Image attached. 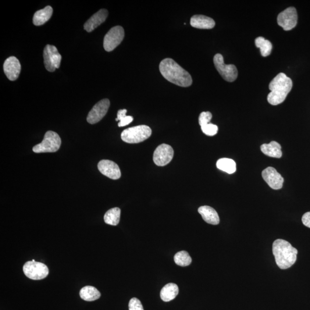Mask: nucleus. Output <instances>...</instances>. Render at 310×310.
<instances>
[{
    "label": "nucleus",
    "mask_w": 310,
    "mask_h": 310,
    "mask_svg": "<svg viewBox=\"0 0 310 310\" xmlns=\"http://www.w3.org/2000/svg\"><path fill=\"white\" fill-rule=\"evenodd\" d=\"M44 57L45 69L49 72H53L56 69L59 68L62 56L54 45L48 44L45 46Z\"/></svg>",
    "instance_id": "obj_9"
},
{
    "label": "nucleus",
    "mask_w": 310,
    "mask_h": 310,
    "mask_svg": "<svg viewBox=\"0 0 310 310\" xmlns=\"http://www.w3.org/2000/svg\"><path fill=\"white\" fill-rule=\"evenodd\" d=\"M124 28L121 26L114 27L106 34L103 40L105 51H112L121 44L124 38Z\"/></svg>",
    "instance_id": "obj_8"
},
{
    "label": "nucleus",
    "mask_w": 310,
    "mask_h": 310,
    "mask_svg": "<svg viewBox=\"0 0 310 310\" xmlns=\"http://www.w3.org/2000/svg\"><path fill=\"white\" fill-rule=\"evenodd\" d=\"M302 221L304 225L310 228V212L306 213L303 216Z\"/></svg>",
    "instance_id": "obj_31"
},
{
    "label": "nucleus",
    "mask_w": 310,
    "mask_h": 310,
    "mask_svg": "<svg viewBox=\"0 0 310 310\" xmlns=\"http://www.w3.org/2000/svg\"><path fill=\"white\" fill-rule=\"evenodd\" d=\"M293 81L286 74L283 73L278 74L269 84L270 92L267 99L270 104L277 105L283 102L293 88Z\"/></svg>",
    "instance_id": "obj_3"
},
{
    "label": "nucleus",
    "mask_w": 310,
    "mask_h": 310,
    "mask_svg": "<svg viewBox=\"0 0 310 310\" xmlns=\"http://www.w3.org/2000/svg\"><path fill=\"white\" fill-rule=\"evenodd\" d=\"M152 130L147 126H138L128 128L121 133V139L130 144H137L150 137Z\"/></svg>",
    "instance_id": "obj_4"
},
{
    "label": "nucleus",
    "mask_w": 310,
    "mask_h": 310,
    "mask_svg": "<svg viewBox=\"0 0 310 310\" xmlns=\"http://www.w3.org/2000/svg\"><path fill=\"white\" fill-rule=\"evenodd\" d=\"M80 295L83 300L92 302L97 300V299L100 298L101 293L94 287L87 286L82 288Z\"/></svg>",
    "instance_id": "obj_22"
},
{
    "label": "nucleus",
    "mask_w": 310,
    "mask_h": 310,
    "mask_svg": "<svg viewBox=\"0 0 310 310\" xmlns=\"http://www.w3.org/2000/svg\"><path fill=\"white\" fill-rule=\"evenodd\" d=\"M110 106L108 99H103L93 106L89 113L87 121L89 124H94L100 121L108 112Z\"/></svg>",
    "instance_id": "obj_12"
},
{
    "label": "nucleus",
    "mask_w": 310,
    "mask_h": 310,
    "mask_svg": "<svg viewBox=\"0 0 310 310\" xmlns=\"http://www.w3.org/2000/svg\"><path fill=\"white\" fill-rule=\"evenodd\" d=\"M255 44L256 47L260 49L261 54L264 57L269 56L271 53L272 45L271 43L263 37L256 39Z\"/></svg>",
    "instance_id": "obj_25"
},
{
    "label": "nucleus",
    "mask_w": 310,
    "mask_h": 310,
    "mask_svg": "<svg viewBox=\"0 0 310 310\" xmlns=\"http://www.w3.org/2000/svg\"><path fill=\"white\" fill-rule=\"evenodd\" d=\"M198 211L206 222L214 225L219 224L220 220L218 213L212 207L201 206Z\"/></svg>",
    "instance_id": "obj_18"
},
{
    "label": "nucleus",
    "mask_w": 310,
    "mask_h": 310,
    "mask_svg": "<svg viewBox=\"0 0 310 310\" xmlns=\"http://www.w3.org/2000/svg\"><path fill=\"white\" fill-rule=\"evenodd\" d=\"M53 9L50 6H46L44 9L39 10L34 14L33 23L35 26H40L44 24L51 17Z\"/></svg>",
    "instance_id": "obj_20"
},
{
    "label": "nucleus",
    "mask_w": 310,
    "mask_h": 310,
    "mask_svg": "<svg viewBox=\"0 0 310 310\" xmlns=\"http://www.w3.org/2000/svg\"><path fill=\"white\" fill-rule=\"evenodd\" d=\"M298 14L294 7H289L281 12L277 17V23L285 31H290L297 26Z\"/></svg>",
    "instance_id": "obj_10"
},
{
    "label": "nucleus",
    "mask_w": 310,
    "mask_h": 310,
    "mask_svg": "<svg viewBox=\"0 0 310 310\" xmlns=\"http://www.w3.org/2000/svg\"><path fill=\"white\" fill-rule=\"evenodd\" d=\"M260 148L264 154L271 158L279 159L282 156L281 145L276 141H273L269 144H264Z\"/></svg>",
    "instance_id": "obj_19"
},
{
    "label": "nucleus",
    "mask_w": 310,
    "mask_h": 310,
    "mask_svg": "<svg viewBox=\"0 0 310 310\" xmlns=\"http://www.w3.org/2000/svg\"><path fill=\"white\" fill-rule=\"evenodd\" d=\"M127 109H121L117 112V119H116V121H120L118 124L119 127H123L128 126V125L133 122V117L130 116H127Z\"/></svg>",
    "instance_id": "obj_27"
},
{
    "label": "nucleus",
    "mask_w": 310,
    "mask_h": 310,
    "mask_svg": "<svg viewBox=\"0 0 310 310\" xmlns=\"http://www.w3.org/2000/svg\"><path fill=\"white\" fill-rule=\"evenodd\" d=\"M179 293V288L176 284L169 283L164 287L160 291V298L164 302L172 301L177 297Z\"/></svg>",
    "instance_id": "obj_21"
},
{
    "label": "nucleus",
    "mask_w": 310,
    "mask_h": 310,
    "mask_svg": "<svg viewBox=\"0 0 310 310\" xmlns=\"http://www.w3.org/2000/svg\"><path fill=\"white\" fill-rule=\"evenodd\" d=\"M216 165L217 168L219 170L227 174H233L236 171V162L231 159H220L217 161Z\"/></svg>",
    "instance_id": "obj_23"
},
{
    "label": "nucleus",
    "mask_w": 310,
    "mask_h": 310,
    "mask_svg": "<svg viewBox=\"0 0 310 310\" xmlns=\"http://www.w3.org/2000/svg\"><path fill=\"white\" fill-rule=\"evenodd\" d=\"M128 306L129 310H144L140 301L136 298H132Z\"/></svg>",
    "instance_id": "obj_30"
},
{
    "label": "nucleus",
    "mask_w": 310,
    "mask_h": 310,
    "mask_svg": "<svg viewBox=\"0 0 310 310\" xmlns=\"http://www.w3.org/2000/svg\"><path fill=\"white\" fill-rule=\"evenodd\" d=\"M108 16V11L106 9H102L92 15L84 25L85 30L88 33L94 31L96 28L105 22Z\"/></svg>",
    "instance_id": "obj_16"
},
{
    "label": "nucleus",
    "mask_w": 310,
    "mask_h": 310,
    "mask_svg": "<svg viewBox=\"0 0 310 310\" xmlns=\"http://www.w3.org/2000/svg\"><path fill=\"white\" fill-rule=\"evenodd\" d=\"M212 118V113L210 112H202L199 117V124L201 127L208 124Z\"/></svg>",
    "instance_id": "obj_29"
},
{
    "label": "nucleus",
    "mask_w": 310,
    "mask_h": 310,
    "mask_svg": "<svg viewBox=\"0 0 310 310\" xmlns=\"http://www.w3.org/2000/svg\"><path fill=\"white\" fill-rule=\"evenodd\" d=\"M174 154V149L170 145L163 144L155 149L153 160L157 166H165L172 162Z\"/></svg>",
    "instance_id": "obj_11"
},
{
    "label": "nucleus",
    "mask_w": 310,
    "mask_h": 310,
    "mask_svg": "<svg viewBox=\"0 0 310 310\" xmlns=\"http://www.w3.org/2000/svg\"><path fill=\"white\" fill-rule=\"evenodd\" d=\"M23 269L25 275L35 280L44 279L49 273L47 266L41 262L28 261L24 265Z\"/></svg>",
    "instance_id": "obj_6"
},
{
    "label": "nucleus",
    "mask_w": 310,
    "mask_h": 310,
    "mask_svg": "<svg viewBox=\"0 0 310 310\" xmlns=\"http://www.w3.org/2000/svg\"><path fill=\"white\" fill-rule=\"evenodd\" d=\"M262 177L266 182L272 189L279 190L282 188L284 183L283 177L273 167H269L264 170L262 172Z\"/></svg>",
    "instance_id": "obj_13"
},
{
    "label": "nucleus",
    "mask_w": 310,
    "mask_h": 310,
    "mask_svg": "<svg viewBox=\"0 0 310 310\" xmlns=\"http://www.w3.org/2000/svg\"><path fill=\"white\" fill-rule=\"evenodd\" d=\"M201 130L207 136H213L218 133L219 128L216 125L209 123L201 127Z\"/></svg>",
    "instance_id": "obj_28"
},
{
    "label": "nucleus",
    "mask_w": 310,
    "mask_h": 310,
    "mask_svg": "<svg viewBox=\"0 0 310 310\" xmlns=\"http://www.w3.org/2000/svg\"><path fill=\"white\" fill-rule=\"evenodd\" d=\"M272 252L276 265L281 269L290 268L297 261V249L286 240L277 239L274 241Z\"/></svg>",
    "instance_id": "obj_2"
},
{
    "label": "nucleus",
    "mask_w": 310,
    "mask_h": 310,
    "mask_svg": "<svg viewBox=\"0 0 310 310\" xmlns=\"http://www.w3.org/2000/svg\"><path fill=\"white\" fill-rule=\"evenodd\" d=\"M190 24L198 29L209 30L215 27L216 23L212 18L204 15H194L191 18Z\"/></svg>",
    "instance_id": "obj_17"
},
{
    "label": "nucleus",
    "mask_w": 310,
    "mask_h": 310,
    "mask_svg": "<svg viewBox=\"0 0 310 310\" xmlns=\"http://www.w3.org/2000/svg\"><path fill=\"white\" fill-rule=\"evenodd\" d=\"M174 262L177 266H189L192 259L188 253L186 251H180L174 256Z\"/></svg>",
    "instance_id": "obj_26"
},
{
    "label": "nucleus",
    "mask_w": 310,
    "mask_h": 310,
    "mask_svg": "<svg viewBox=\"0 0 310 310\" xmlns=\"http://www.w3.org/2000/svg\"><path fill=\"white\" fill-rule=\"evenodd\" d=\"M121 210L119 208L108 210L104 216V221L110 225L116 226L120 222Z\"/></svg>",
    "instance_id": "obj_24"
},
{
    "label": "nucleus",
    "mask_w": 310,
    "mask_h": 310,
    "mask_svg": "<svg viewBox=\"0 0 310 310\" xmlns=\"http://www.w3.org/2000/svg\"><path fill=\"white\" fill-rule=\"evenodd\" d=\"M214 63L216 69L224 80L232 83L237 79L238 71L236 67L233 65H226L221 54L217 53L214 57Z\"/></svg>",
    "instance_id": "obj_7"
},
{
    "label": "nucleus",
    "mask_w": 310,
    "mask_h": 310,
    "mask_svg": "<svg viewBox=\"0 0 310 310\" xmlns=\"http://www.w3.org/2000/svg\"><path fill=\"white\" fill-rule=\"evenodd\" d=\"M163 77L167 81L181 87H190L192 84L191 75L173 59L166 58L159 65Z\"/></svg>",
    "instance_id": "obj_1"
},
{
    "label": "nucleus",
    "mask_w": 310,
    "mask_h": 310,
    "mask_svg": "<svg viewBox=\"0 0 310 310\" xmlns=\"http://www.w3.org/2000/svg\"><path fill=\"white\" fill-rule=\"evenodd\" d=\"M61 143V138L58 134L55 132L49 131L45 133L42 142L34 146L33 151L37 154L55 152L59 150Z\"/></svg>",
    "instance_id": "obj_5"
},
{
    "label": "nucleus",
    "mask_w": 310,
    "mask_h": 310,
    "mask_svg": "<svg viewBox=\"0 0 310 310\" xmlns=\"http://www.w3.org/2000/svg\"><path fill=\"white\" fill-rule=\"evenodd\" d=\"M21 67L19 60L15 56H10L3 63V71L10 81H14L19 77Z\"/></svg>",
    "instance_id": "obj_15"
},
{
    "label": "nucleus",
    "mask_w": 310,
    "mask_h": 310,
    "mask_svg": "<svg viewBox=\"0 0 310 310\" xmlns=\"http://www.w3.org/2000/svg\"><path fill=\"white\" fill-rule=\"evenodd\" d=\"M98 169L101 174L110 179L116 180L121 177V173L119 166L111 160H101L98 164Z\"/></svg>",
    "instance_id": "obj_14"
}]
</instances>
